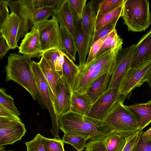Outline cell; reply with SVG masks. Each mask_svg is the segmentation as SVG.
Listing matches in <instances>:
<instances>
[{
  "instance_id": "681fc988",
  "label": "cell",
  "mask_w": 151,
  "mask_h": 151,
  "mask_svg": "<svg viewBox=\"0 0 151 151\" xmlns=\"http://www.w3.org/2000/svg\"><path fill=\"white\" fill-rule=\"evenodd\" d=\"M5 147L4 146H0V151H14V150L6 151L5 150Z\"/></svg>"
},
{
  "instance_id": "9c48e42d",
  "label": "cell",
  "mask_w": 151,
  "mask_h": 151,
  "mask_svg": "<svg viewBox=\"0 0 151 151\" xmlns=\"http://www.w3.org/2000/svg\"><path fill=\"white\" fill-rule=\"evenodd\" d=\"M118 89L107 88L93 104L86 116L102 121L116 103L121 99Z\"/></svg>"
},
{
  "instance_id": "f35d334b",
  "label": "cell",
  "mask_w": 151,
  "mask_h": 151,
  "mask_svg": "<svg viewBox=\"0 0 151 151\" xmlns=\"http://www.w3.org/2000/svg\"><path fill=\"white\" fill-rule=\"evenodd\" d=\"M85 148V151H107L105 139L91 140Z\"/></svg>"
},
{
  "instance_id": "e575fe53",
  "label": "cell",
  "mask_w": 151,
  "mask_h": 151,
  "mask_svg": "<svg viewBox=\"0 0 151 151\" xmlns=\"http://www.w3.org/2000/svg\"><path fill=\"white\" fill-rule=\"evenodd\" d=\"M110 33L96 41L90 47L87 59L84 65H86L93 61L96 57L106 39Z\"/></svg>"
},
{
  "instance_id": "1f68e13d",
  "label": "cell",
  "mask_w": 151,
  "mask_h": 151,
  "mask_svg": "<svg viewBox=\"0 0 151 151\" xmlns=\"http://www.w3.org/2000/svg\"><path fill=\"white\" fill-rule=\"evenodd\" d=\"M124 0H102L96 14L103 15L123 5Z\"/></svg>"
},
{
  "instance_id": "f1b7e54d",
  "label": "cell",
  "mask_w": 151,
  "mask_h": 151,
  "mask_svg": "<svg viewBox=\"0 0 151 151\" xmlns=\"http://www.w3.org/2000/svg\"><path fill=\"white\" fill-rule=\"evenodd\" d=\"M63 52L57 49H52L44 52L42 56L51 67L61 76H63V73L59 68L58 61L59 57Z\"/></svg>"
},
{
  "instance_id": "60d3db41",
  "label": "cell",
  "mask_w": 151,
  "mask_h": 151,
  "mask_svg": "<svg viewBox=\"0 0 151 151\" xmlns=\"http://www.w3.org/2000/svg\"><path fill=\"white\" fill-rule=\"evenodd\" d=\"M0 117L6 118L12 120L22 122L19 116L0 104Z\"/></svg>"
},
{
  "instance_id": "603a6c76",
  "label": "cell",
  "mask_w": 151,
  "mask_h": 151,
  "mask_svg": "<svg viewBox=\"0 0 151 151\" xmlns=\"http://www.w3.org/2000/svg\"><path fill=\"white\" fill-rule=\"evenodd\" d=\"M96 14L91 1L85 6L80 20L84 31L92 37L96 25Z\"/></svg>"
},
{
  "instance_id": "e0dca14e",
  "label": "cell",
  "mask_w": 151,
  "mask_h": 151,
  "mask_svg": "<svg viewBox=\"0 0 151 151\" xmlns=\"http://www.w3.org/2000/svg\"><path fill=\"white\" fill-rule=\"evenodd\" d=\"M92 37L84 30L80 20L76 22L74 41L79 56V66H83L89 50L91 46Z\"/></svg>"
},
{
  "instance_id": "bcb514c9",
  "label": "cell",
  "mask_w": 151,
  "mask_h": 151,
  "mask_svg": "<svg viewBox=\"0 0 151 151\" xmlns=\"http://www.w3.org/2000/svg\"><path fill=\"white\" fill-rule=\"evenodd\" d=\"M32 3L34 9H38L43 7V0H32Z\"/></svg>"
},
{
  "instance_id": "d6986e66",
  "label": "cell",
  "mask_w": 151,
  "mask_h": 151,
  "mask_svg": "<svg viewBox=\"0 0 151 151\" xmlns=\"http://www.w3.org/2000/svg\"><path fill=\"white\" fill-rule=\"evenodd\" d=\"M126 106L141 129L142 130L151 122V100L146 103L135 104Z\"/></svg>"
},
{
  "instance_id": "484cf974",
  "label": "cell",
  "mask_w": 151,
  "mask_h": 151,
  "mask_svg": "<svg viewBox=\"0 0 151 151\" xmlns=\"http://www.w3.org/2000/svg\"><path fill=\"white\" fill-rule=\"evenodd\" d=\"M123 5L105 14H96V25L94 33L98 31L102 27L114 21L118 20L119 18L122 16Z\"/></svg>"
},
{
  "instance_id": "83f0119b",
  "label": "cell",
  "mask_w": 151,
  "mask_h": 151,
  "mask_svg": "<svg viewBox=\"0 0 151 151\" xmlns=\"http://www.w3.org/2000/svg\"><path fill=\"white\" fill-rule=\"evenodd\" d=\"M62 139L63 143L71 145L77 151H83L86 147L88 139L83 136L75 134L64 132Z\"/></svg>"
},
{
  "instance_id": "2e32d148",
  "label": "cell",
  "mask_w": 151,
  "mask_h": 151,
  "mask_svg": "<svg viewBox=\"0 0 151 151\" xmlns=\"http://www.w3.org/2000/svg\"><path fill=\"white\" fill-rule=\"evenodd\" d=\"M151 60V29L136 45L129 69L137 68Z\"/></svg>"
},
{
  "instance_id": "277c9868",
  "label": "cell",
  "mask_w": 151,
  "mask_h": 151,
  "mask_svg": "<svg viewBox=\"0 0 151 151\" xmlns=\"http://www.w3.org/2000/svg\"><path fill=\"white\" fill-rule=\"evenodd\" d=\"M121 17L129 31H145L151 23L149 1L124 0Z\"/></svg>"
},
{
  "instance_id": "d4e9b609",
  "label": "cell",
  "mask_w": 151,
  "mask_h": 151,
  "mask_svg": "<svg viewBox=\"0 0 151 151\" xmlns=\"http://www.w3.org/2000/svg\"><path fill=\"white\" fill-rule=\"evenodd\" d=\"M60 31L63 51L74 62L76 61V55L77 51L74 41L64 27L60 26Z\"/></svg>"
},
{
  "instance_id": "7dc6e473",
  "label": "cell",
  "mask_w": 151,
  "mask_h": 151,
  "mask_svg": "<svg viewBox=\"0 0 151 151\" xmlns=\"http://www.w3.org/2000/svg\"><path fill=\"white\" fill-rule=\"evenodd\" d=\"M142 137L146 142L151 141V127L146 132H143Z\"/></svg>"
},
{
  "instance_id": "ffe728a7",
  "label": "cell",
  "mask_w": 151,
  "mask_h": 151,
  "mask_svg": "<svg viewBox=\"0 0 151 151\" xmlns=\"http://www.w3.org/2000/svg\"><path fill=\"white\" fill-rule=\"evenodd\" d=\"M38 64L47 83L53 104L55 99L57 83L61 76L51 67L42 57H41Z\"/></svg>"
},
{
  "instance_id": "f6af8a7d",
  "label": "cell",
  "mask_w": 151,
  "mask_h": 151,
  "mask_svg": "<svg viewBox=\"0 0 151 151\" xmlns=\"http://www.w3.org/2000/svg\"><path fill=\"white\" fill-rule=\"evenodd\" d=\"M10 48L5 40L0 35V59H2Z\"/></svg>"
},
{
  "instance_id": "836d02e7",
  "label": "cell",
  "mask_w": 151,
  "mask_h": 151,
  "mask_svg": "<svg viewBox=\"0 0 151 151\" xmlns=\"http://www.w3.org/2000/svg\"><path fill=\"white\" fill-rule=\"evenodd\" d=\"M76 22L81 20L86 0H68Z\"/></svg>"
},
{
  "instance_id": "7402d4cb",
  "label": "cell",
  "mask_w": 151,
  "mask_h": 151,
  "mask_svg": "<svg viewBox=\"0 0 151 151\" xmlns=\"http://www.w3.org/2000/svg\"><path fill=\"white\" fill-rule=\"evenodd\" d=\"M93 104L86 93H73L71 97L70 111L86 116Z\"/></svg>"
},
{
  "instance_id": "cb8c5ba5",
  "label": "cell",
  "mask_w": 151,
  "mask_h": 151,
  "mask_svg": "<svg viewBox=\"0 0 151 151\" xmlns=\"http://www.w3.org/2000/svg\"><path fill=\"white\" fill-rule=\"evenodd\" d=\"M64 58V63L62 66L63 76L65 78L73 91L79 73V68L65 53Z\"/></svg>"
},
{
  "instance_id": "c3c4849f",
  "label": "cell",
  "mask_w": 151,
  "mask_h": 151,
  "mask_svg": "<svg viewBox=\"0 0 151 151\" xmlns=\"http://www.w3.org/2000/svg\"><path fill=\"white\" fill-rule=\"evenodd\" d=\"M147 83L149 86L151 88V70L148 76Z\"/></svg>"
},
{
  "instance_id": "5b68a950",
  "label": "cell",
  "mask_w": 151,
  "mask_h": 151,
  "mask_svg": "<svg viewBox=\"0 0 151 151\" xmlns=\"http://www.w3.org/2000/svg\"><path fill=\"white\" fill-rule=\"evenodd\" d=\"M124 98H121L116 103L102 122L112 132H117L125 138L142 129L123 104Z\"/></svg>"
},
{
  "instance_id": "f546056e",
  "label": "cell",
  "mask_w": 151,
  "mask_h": 151,
  "mask_svg": "<svg viewBox=\"0 0 151 151\" xmlns=\"http://www.w3.org/2000/svg\"><path fill=\"white\" fill-rule=\"evenodd\" d=\"M54 12L53 8L49 7H44L36 9H34L31 14L33 23L47 20L49 17L52 16Z\"/></svg>"
},
{
  "instance_id": "ab89813d",
  "label": "cell",
  "mask_w": 151,
  "mask_h": 151,
  "mask_svg": "<svg viewBox=\"0 0 151 151\" xmlns=\"http://www.w3.org/2000/svg\"><path fill=\"white\" fill-rule=\"evenodd\" d=\"M10 1H0V26L10 15L8 8Z\"/></svg>"
},
{
  "instance_id": "4316f807",
  "label": "cell",
  "mask_w": 151,
  "mask_h": 151,
  "mask_svg": "<svg viewBox=\"0 0 151 151\" xmlns=\"http://www.w3.org/2000/svg\"><path fill=\"white\" fill-rule=\"evenodd\" d=\"M107 151H121L126 142V139L118 133L112 132L105 139Z\"/></svg>"
},
{
  "instance_id": "9a60e30c",
  "label": "cell",
  "mask_w": 151,
  "mask_h": 151,
  "mask_svg": "<svg viewBox=\"0 0 151 151\" xmlns=\"http://www.w3.org/2000/svg\"><path fill=\"white\" fill-rule=\"evenodd\" d=\"M19 49V53L31 58L40 59L42 57L43 52L42 50L39 34L34 26L31 31L25 35L22 40Z\"/></svg>"
},
{
  "instance_id": "7c38bea8",
  "label": "cell",
  "mask_w": 151,
  "mask_h": 151,
  "mask_svg": "<svg viewBox=\"0 0 151 151\" xmlns=\"http://www.w3.org/2000/svg\"><path fill=\"white\" fill-rule=\"evenodd\" d=\"M26 131L22 122L0 117V146L12 145L22 140Z\"/></svg>"
},
{
  "instance_id": "d590c367",
  "label": "cell",
  "mask_w": 151,
  "mask_h": 151,
  "mask_svg": "<svg viewBox=\"0 0 151 151\" xmlns=\"http://www.w3.org/2000/svg\"><path fill=\"white\" fill-rule=\"evenodd\" d=\"M143 132L142 130H140L125 137L126 142L121 151H134Z\"/></svg>"
},
{
  "instance_id": "8992f818",
  "label": "cell",
  "mask_w": 151,
  "mask_h": 151,
  "mask_svg": "<svg viewBox=\"0 0 151 151\" xmlns=\"http://www.w3.org/2000/svg\"><path fill=\"white\" fill-rule=\"evenodd\" d=\"M37 30L41 43L42 51L56 48L63 51L58 22L54 17L33 24Z\"/></svg>"
},
{
  "instance_id": "7bdbcfd3",
  "label": "cell",
  "mask_w": 151,
  "mask_h": 151,
  "mask_svg": "<svg viewBox=\"0 0 151 151\" xmlns=\"http://www.w3.org/2000/svg\"><path fill=\"white\" fill-rule=\"evenodd\" d=\"M142 134L134 151H151V141H145L142 138Z\"/></svg>"
},
{
  "instance_id": "52a82bcc",
  "label": "cell",
  "mask_w": 151,
  "mask_h": 151,
  "mask_svg": "<svg viewBox=\"0 0 151 151\" xmlns=\"http://www.w3.org/2000/svg\"><path fill=\"white\" fill-rule=\"evenodd\" d=\"M32 67L36 83L42 95L45 106L48 110L52 120V129L50 132L55 138L60 139L59 136V125L58 116L52 101L47 83L39 66L38 63L32 60Z\"/></svg>"
},
{
  "instance_id": "74e56055",
  "label": "cell",
  "mask_w": 151,
  "mask_h": 151,
  "mask_svg": "<svg viewBox=\"0 0 151 151\" xmlns=\"http://www.w3.org/2000/svg\"><path fill=\"white\" fill-rule=\"evenodd\" d=\"M47 151H65L64 143L61 139L45 138Z\"/></svg>"
},
{
  "instance_id": "44dd1931",
  "label": "cell",
  "mask_w": 151,
  "mask_h": 151,
  "mask_svg": "<svg viewBox=\"0 0 151 151\" xmlns=\"http://www.w3.org/2000/svg\"><path fill=\"white\" fill-rule=\"evenodd\" d=\"M112 74L107 73L99 77L91 84L86 93L93 103L107 90Z\"/></svg>"
},
{
  "instance_id": "4fadbf2b",
  "label": "cell",
  "mask_w": 151,
  "mask_h": 151,
  "mask_svg": "<svg viewBox=\"0 0 151 151\" xmlns=\"http://www.w3.org/2000/svg\"><path fill=\"white\" fill-rule=\"evenodd\" d=\"M72 90L65 78L61 76L57 83L53 105L57 116L71 111Z\"/></svg>"
},
{
  "instance_id": "6da1fadb",
  "label": "cell",
  "mask_w": 151,
  "mask_h": 151,
  "mask_svg": "<svg viewBox=\"0 0 151 151\" xmlns=\"http://www.w3.org/2000/svg\"><path fill=\"white\" fill-rule=\"evenodd\" d=\"M32 62L29 57L15 52L10 53L4 69L6 73L5 81H14L25 89L34 100H37L40 105L45 106L36 83Z\"/></svg>"
},
{
  "instance_id": "ac0fdd59",
  "label": "cell",
  "mask_w": 151,
  "mask_h": 151,
  "mask_svg": "<svg viewBox=\"0 0 151 151\" xmlns=\"http://www.w3.org/2000/svg\"><path fill=\"white\" fill-rule=\"evenodd\" d=\"M52 17L57 19L60 26L65 29L74 41L76 22L68 0H65L61 7L55 11Z\"/></svg>"
},
{
  "instance_id": "5bb4252c",
  "label": "cell",
  "mask_w": 151,
  "mask_h": 151,
  "mask_svg": "<svg viewBox=\"0 0 151 151\" xmlns=\"http://www.w3.org/2000/svg\"><path fill=\"white\" fill-rule=\"evenodd\" d=\"M21 24L20 18L12 12L0 26V35L5 40L10 49L18 47L17 37Z\"/></svg>"
},
{
  "instance_id": "8d00e7d4",
  "label": "cell",
  "mask_w": 151,
  "mask_h": 151,
  "mask_svg": "<svg viewBox=\"0 0 151 151\" xmlns=\"http://www.w3.org/2000/svg\"><path fill=\"white\" fill-rule=\"evenodd\" d=\"M117 21L116 20L108 24L94 33L92 37L91 46L96 41L110 33L115 28Z\"/></svg>"
},
{
  "instance_id": "4dcf8cb0",
  "label": "cell",
  "mask_w": 151,
  "mask_h": 151,
  "mask_svg": "<svg viewBox=\"0 0 151 151\" xmlns=\"http://www.w3.org/2000/svg\"><path fill=\"white\" fill-rule=\"evenodd\" d=\"M45 138L40 134H37L32 140L25 143L27 151H47Z\"/></svg>"
},
{
  "instance_id": "8fae6325",
  "label": "cell",
  "mask_w": 151,
  "mask_h": 151,
  "mask_svg": "<svg viewBox=\"0 0 151 151\" xmlns=\"http://www.w3.org/2000/svg\"><path fill=\"white\" fill-rule=\"evenodd\" d=\"M151 70V60L137 68L129 69L121 84L120 91L121 95L126 96L136 87L147 82Z\"/></svg>"
},
{
  "instance_id": "7a4b0ae2",
  "label": "cell",
  "mask_w": 151,
  "mask_h": 151,
  "mask_svg": "<svg viewBox=\"0 0 151 151\" xmlns=\"http://www.w3.org/2000/svg\"><path fill=\"white\" fill-rule=\"evenodd\" d=\"M119 47L104 51L97 54L91 62L82 66L78 65L79 71L73 93H85L98 78L107 73H112Z\"/></svg>"
},
{
  "instance_id": "ba28073f",
  "label": "cell",
  "mask_w": 151,
  "mask_h": 151,
  "mask_svg": "<svg viewBox=\"0 0 151 151\" xmlns=\"http://www.w3.org/2000/svg\"><path fill=\"white\" fill-rule=\"evenodd\" d=\"M136 45L134 44L129 47L122 48L119 51L107 88L119 90L122 82L130 68Z\"/></svg>"
},
{
  "instance_id": "3957f363",
  "label": "cell",
  "mask_w": 151,
  "mask_h": 151,
  "mask_svg": "<svg viewBox=\"0 0 151 151\" xmlns=\"http://www.w3.org/2000/svg\"><path fill=\"white\" fill-rule=\"evenodd\" d=\"M59 128L64 133L75 134L88 140L105 139L112 131L102 121L70 111L58 116Z\"/></svg>"
},
{
  "instance_id": "ee69618b",
  "label": "cell",
  "mask_w": 151,
  "mask_h": 151,
  "mask_svg": "<svg viewBox=\"0 0 151 151\" xmlns=\"http://www.w3.org/2000/svg\"><path fill=\"white\" fill-rule=\"evenodd\" d=\"M65 0H43V6L49 7L54 9L55 11L58 10Z\"/></svg>"
},
{
  "instance_id": "30bf717a",
  "label": "cell",
  "mask_w": 151,
  "mask_h": 151,
  "mask_svg": "<svg viewBox=\"0 0 151 151\" xmlns=\"http://www.w3.org/2000/svg\"><path fill=\"white\" fill-rule=\"evenodd\" d=\"M8 6L11 12L15 13L21 20L17 37L18 42L21 38L24 37L33 26L31 19V14L34 10L32 0H10Z\"/></svg>"
},
{
  "instance_id": "d6a6232c",
  "label": "cell",
  "mask_w": 151,
  "mask_h": 151,
  "mask_svg": "<svg viewBox=\"0 0 151 151\" xmlns=\"http://www.w3.org/2000/svg\"><path fill=\"white\" fill-rule=\"evenodd\" d=\"M14 99L11 95L7 94L6 93L5 88L0 89V104L11 110L18 116L20 115L17 108L14 104Z\"/></svg>"
},
{
  "instance_id": "b9f144b4",
  "label": "cell",
  "mask_w": 151,
  "mask_h": 151,
  "mask_svg": "<svg viewBox=\"0 0 151 151\" xmlns=\"http://www.w3.org/2000/svg\"><path fill=\"white\" fill-rule=\"evenodd\" d=\"M117 33L116 30L115 28L110 32L108 37L106 39L97 54L104 51L111 50L110 47L111 43L115 36Z\"/></svg>"
}]
</instances>
